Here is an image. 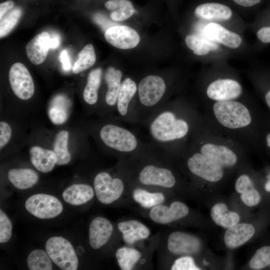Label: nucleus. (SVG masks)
I'll list each match as a JSON object with an SVG mask.
<instances>
[{"mask_svg": "<svg viewBox=\"0 0 270 270\" xmlns=\"http://www.w3.org/2000/svg\"><path fill=\"white\" fill-rule=\"evenodd\" d=\"M180 107L166 102L140 124L147 130L148 143L170 157L176 145L188 136L191 128L188 118L181 112Z\"/></svg>", "mask_w": 270, "mask_h": 270, "instance_id": "1", "label": "nucleus"}, {"mask_svg": "<svg viewBox=\"0 0 270 270\" xmlns=\"http://www.w3.org/2000/svg\"><path fill=\"white\" fill-rule=\"evenodd\" d=\"M94 126L93 134L97 140L120 160L131 156L149 145V143L142 142L134 132L117 122H100Z\"/></svg>", "mask_w": 270, "mask_h": 270, "instance_id": "2", "label": "nucleus"}, {"mask_svg": "<svg viewBox=\"0 0 270 270\" xmlns=\"http://www.w3.org/2000/svg\"><path fill=\"white\" fill-rule=\"evenodd\" d=\"M94 190L98 201L109 204L118 200L128 192V183L118 169L116 176L107 172L98 173L94 180Z\"/></svg>", "mask_w": 270, "mask_h": 270, "instance_id": "3", "label": "nucleus"}, {"mask_svg": "<svg viewBox=\"0 0 270 270\" xmlns=\"http://www.w3.org/2000/svg\"><path fill=\"white\" fill-rule=\"evenodd\" d=\"M213 112L220 124L230 129L246 126L252 122L248 108L241 102L232 100L216 102L213 106Z\"/></svg>", "mask_w": 270, "mask_h": 270, "instance_id": "4", "label": "nucleus"}, {"mask_svg": "<svg viewBox=\"0 0 270 270\" xmlns=\"http://www.w3.org/2000/svg\"><path fill=\"white\" fill-rule=\"evenodd\" d=\"M46 252L52 261L63 270H76L78 259L71 243L62 236L50 238L46 244Z\"/></svg>", "mask_w": 270, "mask_h": 270, "instance_id": "5", "label": "nucleus"}, {"mask_svg": "<svg viewBox=\"0 0 270 270\" xmlns=\"http://www.w3.org/2000/svg\"><path fill=\"white\" fill-rule=\"evenodd\" d=\"M137 92L138 86L134 80L126 78L122 81L116 107L118 120L130 124H138L135 98Z\"/></svg>", "mask_w": 270, "mask_h": 270, "instance_id": "6", "label": "nucleus"}, {"mask_svg": "<svg viewBox=\"0 0 270 270\" xmlns=\"http://www.w3.org/2000/svg\"><path fill=\"white\" fill-rule=\"evenodd\" d=\"M162 240V244L164 250L172 256H193L201 250L202 244L200 240L192 234L180 231H173Z\"/></svg>", "mask_w": 270, "mask_h": 270, "instance_id": "7", "label": "nucleus"}, {"mask_svg": "<svg viewBox=\"0 0 270 270\" xmlns=\"http://www.w3.org/2000/svg\"><path fill=\"white\" fill-rule=\"evenodd\" d=\"M186 164L192 174L209 182H218L224 176L223 168L200 152L190 154Z\"/></svg>", "mask_w": 270, "mask_h": 270, "instance_id": "8", "label": "nucleus"}, {"mask_svg": "<svg viewBox=\"0 0 270 270\" xmlns=\"http://www.w3.org/2000/svg\"><path fill=\"white\" fill-rule=\"evenodd\" d=\"M26 210L34 216L49 219L60 214L63 210L60 201L52 195L38 194L30 196L26 202Z\"/></svg>", "mask_w": 270, "mask_h": 270, "instance_id": "9", "label": "nucleus"}, {"mask_svg": "<svg viewBox=\"0 0 270 270\" xmlns=\"http://www.w3.org/2000/svg\"><path fill=\"white\" fill-rule=\"evenodd\" d=\"M166 202L148 210V216L154 222L168 225L184 218L189 214V208L182 202L174 200L168 204Z\"/></svg>", "mask_w": 270, "mask_h": 270, "instance_id": "10", "label": "nucleus"}, {"mask_svg": "<svg viewBox=\"0 0 270 270\" xmlns=\"http://www.w3.org/2000/svg\"><path fill=\"white\" fill-rule=\"evenodd\" d=\"M10 84L14 94L20 99H30L34 92L32 78L26 66L20 62L14 64L8 74Z\"/></svg>", "mask_w": 270, "mask_h": 270, "instance_id": "11", "label": "nucleus"}, {"mask_svg": "<svg viewBox=\"0 0 270 270\" xmlns=\"http://www.w3.org/2000/svg\"><path fill=\"white\" fill-rule=\"evenodd\" d=\"M128 186L130 199L142 208L149 210L166 202L167 197L164 190L139 186Z\"/></svg>", "mask_w": 270, "mask_h": 270, "instance_id": "12", "label": "nucleus"}, {"mask_svg": "<svg viewBox=\"0 0 270 270\" xmlns=\"http://www.w3.org/2000/svg\"><path fill=\"white\" fill-rule=\"evenodd\" d=\"M106 41L118 48L126 50L136 47L140 38L137 32L126 26L117 25L108 28L104 33Z\"/></svg>", "mask_w": 270, "mask_h": 270, "instance_id": "13", "label": "nucleus"}, {"mask_svg": "<svg viewBox=\"0 0 270 270\" xmlns=\"http://www.w3.org/2000/svg\"><path fill=\"white\" fill-rule=\"evenodd\" d=\"M242 87L237 81L229 78L218 79L211 82L206 90L208 96L216 102L228 101L240 96Z\"/></svg>", "mask_w": 270, "mask_h": 270, "instance_id": "14", "label": "nucleus"}, {"mask_svg": "<svg viewBox=\"0 0 270 270\" xmlns=\"http://www.w3.org/2000/svg\"><path fill=\"white\" fill-rule=\"evenodd\" d=\"M117 228L128 246H134L138 242L147 240L151 234L148 226L135 219L122 220L118 224Z\"/></svg>", "mask_w": 270, "mask_h": 270, "instance_id": "15", "label": "nucleus"}, {"mask_svg": "<svg viewBox=\"0 0 270 270\" xmlns=\"http://www.w3.org/2000/svg\"><path fill=\"white\" fill-rule=\"evenodd\" d=\"M113 232V225L108 219L102 216L96 217L89 226L90 246L94 250L102 248L109 241Z\"/></svg>", "mask_w": 270, "mask_h": 270, "instance_id": "16", "label": "nucleus"}, {"mask_svg": "<svg viewBox=\"0 0 270 270\" xmlns=\"http://www.w3.org/2000/svg\"><path fill=\"white\" fill-rule=\"evenodd\" d=\"M122 74L120 70L109 67L104 74L107 90L104 97L105 106L103 108L104 114H110L116 111L118 92L122 82Z\"/></svg>", "mask_w": 270, "mask_h": 270, "instance_id": "17", "label": "nucleus"}, {"mask_svg": "<svg viewBox=\"0 0 270 270\" xmlns=\"http://www.w3.org/2000/svg\"><path fill=\"white\" fill-rule=\"evenodd\" d=\"M256 232V227L252 224L238 222L226 229L224 236V244L228 248H236L250 240Z\"/></svg>", "mask_w": 270, "mask_h": 270, "instance_id": "18", "label": "nucleus"}, {"mask_svg": "<svg viewBox=\"0 0 270 270\" xmlns=\"http://www.w3.org/2000/svg\"><path fill=\"white\" fill-rule=\"evenodd\" d=\"M204 32V36L211 40L231 48H236L242 44V38L238 34L216 23L206 25Z\"/></svg>", "mask_w": 270, "mask_h": 270, "instance_id": "19", "label": "nucleus"}, {"mask_svg": "<svg viewBox=\"0 0 270 270\" xmlns=\"http://www.w3.org/2000/svg\"><path fill=\"white\" fill-rule=\"evenodd\" d=\"M200 152L224 168L234 166L238 160L236 154L228 148L213 144H205Z\"/></svg>", "mask_w": 270, "mask_h": 270, "instance_id": "20", "label": "nucleus"}, {"mask_svg": "<svg viewBox=\"0 0 270 270\" xmlns=\"http://www.w3.org/2000/svg\"><path fill=\"white\" fill-rule=\"evenodd\" d=\"M50 36L46 32L38 34L27 44L26 50L30 60L34 64H42L50 48Z\"/></svg>", "mask_w": 270, "mask_h": 270, "instance_id": "21", "label": "nucleus"}, {"mask_svg": "<svg viewBox=\"0 0 270 270\" xmlns=\"http://www.w3.org/2000/svg\"><path fill=\"white\" fill-rule=\"evenodd\" d=\"M194 15L208 20L224 21L232 16V9L228 6L216 2H208L198 5L194 9Z\"/></svg>", "mask_w": 270, "mask_h": 270, "instance_id": "22", "label": "nucleus"}, {"mask_svg": "<svg viewBox=\"0 0 270 270\" xmlns=\"http://www.w3.org/2000/svg\"><path fill=\"white\" fill-rule=\"evenodd\" d=\"M29 154L32 164L40 172H50L56 164L57 157L53 150L34 146L30 148Z\"/></svg>", "mask_w": 270, "mask_h": 270, "instance_id": "23", "label": "nucleus"}, {"mask_svg": "<svg viewBox=\"0 0 270 270\" xmlns=\"http://www.w3.org/2000/svg\"><path fill=\"white\" fill-rule=\"evenodd\" d=\"M115 256L119 268L122 270H134L144 260L142 251L134 246H124L118 248Z\"/></svg>", "mask_w": 270, "mask_h": 270, "instance_id": "24", "label": "nucleus"}, {"mask_svg": "<svg viewBox=\"0 0 270 270\" xmlns=\"http://www.w3.org/2000/svg\"><path fill=\"white\" fill-rule=\"evenodd\" d=\"M94 188L87 184H74L66 188L62 193L64 200L74 206L84 204L93 198Z\"/></svg>", "mask_w": 270, "mask_h": 270, "instance_id": "25", "label": "nucleus"}, {"mask_svg": "<svg viewBox=\"0 0 270 270\" xmlns=\"http://www.w3.org/2000/svg\"><path fill=\"white\" fill-rule=\"evenodd\" d=\"M210 217L216 225L226 229L238 223L240 219L238 212L229 210L226 204L222 202L212 207Z\"/></svg>", "mask_w": 270, "mask_h": 270, "instance_id": "26", "label": "nucleus"}, {"mask_svg": "<svg viewBox=\"0 0 270 270\" xmlns=\"http://www.w3.org/2000/svg\"><path fill=\"white\" fill-rule=\"evenodd\" d=\"M8 178L12 185L18 189L32 188L38 180V174L30 168H12L8 172Z\"/></svg>", "mask_w": 270, "mask_h": 270, "instance_id": "27", "label": "nucleus"}, {"mask_svg": "<svg viewBox=\"0 0 270 270\" xmlns=\"http://www.w3.org/2000/svg\"><path fill=\"white\" fill-rule=\"evenodd\" d=\"M102 77V70L96 68L89 73L82 96L84 102L91 107H95L98 100V90Z\"/></svg>", "mask_w": 270, "mask_h": 270, "instance_id": "28", "label": "nucleus"}, {"mask_svg": "<svg viewBox=\"0 0 270 270\" xmlns=\"http://www.w3.org/2000/svg\"><path fill=\"white\" fill-rule=\"evenodd\" d=\"M187 46L193 51L194 54L204 56L211 51H215L219 48L216 43L206 37L196 34H188L185 38Z\"/></svg>", "mask_w": 270, "mask_h": 270, "instance_id": "29", "label": "nucleus"}, {"mask_svg": "<svg viewBox=\"0 0 270 270\" xmlns=\"http://www.w3.org/2000/svg\"><path fill=\"white\" fill-rule=\"evenodd\" d=\"M69 132L62 130L56 135L53 142V150L57 157L56 164L59 166L68 164L71 160V154L68 148Z\"/></svg>", "mask_w": 270, "mask_h": 270, "instance_id": "30", "label": "nucleus"}, {"mask_svg": "<svg viewBox=\"0 0 270 270\" xmlns=\"http://www.w3.org/2000/svg\"><path fill=\"white\" fill-rule=\"evenodd\" d=\"M96 60L93 46L91 44L85 46L78 53V58L73 66V72L78 74L88 69L94 64Z\"/></svg>", "mask_w": 270, "mask_h": 270, "instance_id": "31", "label": "nucleus"}, {"mask_svg": "<svg viewBox=\"0 0 270 270\" xmlns=\"http://www.w3.org/2000/svg\"><path fill=\"white\" fill-rule=\"evenodd\" d=\"M51 258L46 252L42 250H34L28 255L27 264L30 270H52Z\"/></svg>", "mask_w": 270, "mask_h": 270, "instance_id": "32", "label": "nucleus"}, {"mask_svg": "<svg viewBox=\"0 0 270 270\" xmlns=\"http://www.w3.org/2000/svg\"><path fill=\"white\" fill-rule=\"evenodd\" d=\"M248 265L252 270H260L270 268V246L266 245L256 250Z\"/></svg>", "mask_w": 270, "mask_h": 270, "instance_id": "33", "label": "nucleus"}, {"mask_svg": "<svg viewBox=\"0 0 270 270\" xmlns=\"http://www.w3.org/2000/svg\"><path fill=\"white\" fill-rule=\"evenodd\" d=\"M22 14V9L16 7L12 8L2 17L0 22V38L6 36L12 31L18 24Z\"/></svg>", "mask_w": 270, "mask_h": 270, "instance_id": "34", "label": "nucleus"}, {"mask_svg": "<svg viewBox=\"0 0 270 270\" xmlns=\"http://www.w3.org/2000/svg\"><path fill=\"white\" fill-rule=\"evenodd\" d=\"M242 202L249 207H255L260 205L262 201L260 192L256 186L250 188L240 194Z\"/></svg>", "mask_w": 270, "mask_h": 270, "instance_id": "35", "label": "nucleus"}, {"mask_svg": "<svg viewBox=\"0 0 270 270\" xmlns=\"http://www.w3.org/2000/svg\"><path fill=\"white\" fill-rule=\"evenodd\" d=\"M136 12L132 2L127 0L126 2L119 8L110 14L111 19L116 22L124 21L132 16Z\"/></svg>", "mask_w": 270, "mask_h": 270, "instance_id": "36", "label": "nucleus"}, {"mask_svg": "<svg viewBox=\"0 0 270 270\" xmlns=\"http://www.w3.org/2000/svg\"><path fill=\"white\" fill-rule=\"evenodd\" d=\"M172 270H199L192 256H182L176 259L170 268Z\"/></svg>", "mask_w": 270, "mask_h": 270, "instance_id": "37", "label": "nucleus"}, {"mask_svg": "<svg viewBox=\"0 0 270 270\" xmlns=\"http://www.w3.org/2000/svg\"><path fill=\"white\" fill-rule=\"evenodd\" d=\"M12 234V224L6 214L0 210V242L10 240Z\"/></svg>", "mask_w": 270, "mask_h": 270, "instance_id": "38", "label": "nucleus"}, {"mask_svg": "<svg viewBox=\"0 0 270 270\" xmlns=\"http://www.w3.org/2000/svg\"><path fill=\"white\" fill-rule=\"evenodd\" d=\"M12 130L10 126L6 122H0V149L2 150L10 140Z\"/></svg>", "mask_w": 270, "mask_h": 270, "instance_id": "39", "label": "nucleus"}, {"mask_svg": "<svg viewBox=\"0 0 270 270\" xmlns=\"http://www.w3.org/2000/svg\"><path fill=\"white\" fill-rule=\"evenodd\" d=\"M50 119L55 124L64 123L67 118V114L65 110L60 106H54L48 112Z\"/></svg>", "mask_w": 270, "mask_h": 270, "instance_id": "40", "label": "nucleus"}, {"mask_svg": "<svg viewBox=\"0 0 270 270\" xmlns=\"http://www.w3.org/2000/svg\"><path fill=\"white\" fill-rule=\"evenodd\" d=\"M255 185L250 178L246 174L240 175L235 182V190L240 194L247 189L254 186Z\"/></svg>", "mask_w": 270, "mask_h": 270, "instance_id": "41", "label": "nucleus"}, {"mask_svg": "<svg viewBox=\"0 0 270 270\" xmlns=\"http://www.w3.org/2000/svg\"><path fill=\"white\" fill-rule=\"evenodd\" d=\"M258 40L264 43H270V26L260 28L256 32Z\"/></svg>", "mask_w": 270, "mask_h": 270, "instance_id": "42", "label": "nucleus"}, {"mask_svg": "<svg viewBox=\"0 0 270 270\" xmlns=\"http://www.w3.org/2000/svg\"><path fill=\"white\" fill-rule=\"evenodd\" d=\"M14 2L12 0H8L3 2L0 4V20L14 7Z\"/></svg>", "mask_w": 270, "mask_h": 270, "instance_id": "43", "label": "nucleus"}, {"mask_svg": "<svg viewBox=\"0 0 270 270\" xmlns=\"http://www.w3.org/2000/svg\"><path fill=\"white\" fill-rule=\"evenodd\" d=\"M60 59L62 64V69L64 70H68L70 68L71 64L68 51L66 50L61 52Z\"/></svg>", "mask_w": 270, "mask_h": 270, "instance_id": "44", "label": "nucleus"}, {"mask_svg": "<svg viewBox=\"0 0 270 270\" xmlns=\"http://www.w3.org/2000/svg\"><path fill=\"white\" fill-rule=\"evenodd\" d=\"M236 4L243 7H250L259 4L261 0H232Z\"/></svg>", "mask_w": 270, "mask_h": 270, "instance_id": "45", "label": "nucleus"}, {"mask_svg": "<svg viewBox=\"0 0 270 270\" xmlns=\"http://www.w3.org/2000/svg\"><path fill=\"white\" fill-rule=\"evenodd\" d=\"M60 44V37L58 34H54L50 36V48H56Z\"/></svg>", "mask_w": 270, "mask_h": 270, "instance_id": "46", "label": "nucleus"}, {"mask_svg": "<svg viewBox=\"0 0 270 270\" xmlns=\"http://www.w3.org/2000/svg\"><path fill=\"white\" fill-rule=\"evenodd\" d=\"M264 188L266 192L270 194V171L267 176V180L264 185Z\"/></svg>", "mask_w": 270, "mask_h": 270, "instance_id": "47", "label": "nucleus"}, {"mask_svg": "<svg viewBox=\"0 0 270 270\" xmlns=\"http://www.w3.org/2000/svg\"><path fill=\"white\" fill-rule=\"evenodd\" d=\"M265 100L267 105L270 109V90L266 94Z\"/></svg>", "mask_w": 270, "mask_h": 270, "instance_id": "48", "label": "nucleus"}, {"mask_svg": "<svg viewBox=\"0 0 270 270\" xmlns=\"http://www.w3.org/2000/svg\"><path fill=\"white\" fill-rule=\"evenodd\" d=\"M266 141L268 146L270 148V133L267 135Z\"/></svg>", "mask_w": 270, "mask_h": 270, "instance_id": "49", "label": "nucleus"}]
</instances>
